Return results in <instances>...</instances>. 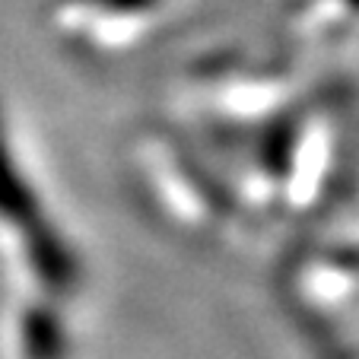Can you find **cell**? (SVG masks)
Wrapping results in <instances>:
<instances>
[{
	"mask_svg": "<svg viewBox=\"0 0 359 359\" xmlns=\"http://www.w3.org/2000/svg\"><path fill=\"white\" fill-rule=\"evenodd\" d=\"M175 0H48L51 22L67 39L95 48H121L143 41Z\"/></svg>",
	"mask_w": 359,
	"mask_h": 359,
	"instance_id": "obj_1",
	"label": "cell"
}]
</instances>
